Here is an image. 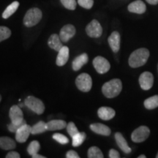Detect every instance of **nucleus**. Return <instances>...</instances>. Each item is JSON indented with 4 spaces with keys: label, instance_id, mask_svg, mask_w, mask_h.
Wrapping results in <instances>:
<instances>
[{
    "label": "nucleus",
    "instance_id": "1",
    "mask_svg": "<svg viewBox=\"0 0 158 158\" xmlns=\"http://www.w3.org/2000/svg\"><path fill=\"white\" fill-rule=\"evenodd\" d=\"M149 51L147 48H138L134 51L129 57L128 63L131 68H137L147 63L149 57Z\"/></svg>",
    "mask_w": 158,
    "mask_h": 158
},
{
    "label": "nucleus",
    "instance_id": "2",
    "mask_svg": "<svg viewBox=\"0 0 158 158\" xmlns=\"http://www.w3.org/2000/svg\"><path fill=\"white\" fill-rule=\"evenodd\" d=\"M122 90V83L118 78H114L105 83L102 86V92L107 98L117 97Z\"/></svg>",
    "mask_w": 158,
    "mask_h": 158
},
{
    "label": "nucleus",
    "instance_id": "3",
    "mask_svg": "<svg viewBox=\"0 0 158 158\" xmlns=\"http://www.w3.org/2000/svg\"><path fill=\"white\" fill-rule=\"evenodd\" d=\"M42 16V11L39 8L34 7L29 9L23 18V24L27 27H34L40 21Z\"/></svg>",
    "mask_w": 158,
    "mask_h": 158
},
{
    "label": "nucleus",
    "instance_id": "4",
    "mask_svg": "<svg viewBox=\"0 0 158 158\" xmlns=\"http://www.w3.org/2000/svg\"><path fill=\"white\" fill-rule=\"evenodd\" d=\"M24 105L29 109L32 110L37 114H43L45 110V106L42 100L33 96H28L24 100Z\"/></svg>",
    "mask_w": 158,
    "mask_h": 158
},
{
    "label": "nucleus",
    "instance_id": "5",
    "mask_svg": "<svg viewBox=\"0 0 158 158\" xmlns=\"http://www.w3.org/2000/svg\"><path fill=\"white\" fill-rule=\"evenodd\" d=\"M76 85L80 91L88 92L92 89V79L88 73H81L76 78Z\"/></svg>",
    "mask_w": 158,
    "mask_h": 158
},
{
    "label": "nucleus",
    "instance_id": "6",
    "mask_svg": "<svg viewBox=\"0 0 158 158\" xmlns=\"http://www.w3.org/2000/svg\"><path fill=\"white\" fill-rule=\"evenodd\" d=\"M150 135V130L147 126H140L131 134V139L134 143H141L145 141Z\"/></svg>",
    "mask_w": 158,
    "mask_h": 158
},
{
    "label": "nucleus",
    "instance_id": "7",
    "mask_svg": "<svg viewBox=\"0 0 158 158\" xmlns=\"http://www.w3.org/2000/svg\"><path fill=\"white\" fill-rule=\"evenodd\" d=\"M9 116L12 123L17 125H23L24 124H27L25 120H23V112L19 106L15 105L12 106L9 111Z\"/></svg>",
    "mask_w": 158,
    "mask_h": 158
},
{
    "label": "nucleus",
    "instance_id": "8",
    "mask_svg": "<svg viewBox=\"0 0 158 158\" xmlns=\"http://www.w3.org/2000/svg\"><path fill=\"white\" fill-rule=\"evenodd\" d=\"M93 66L99 74H104L108 72L110 68V64L108 61L104 57L98 56L94 59Z\"/></svg>",
    "mask_w": 158,
    "mask_h": 158
},
{
    "label": "nucleus",
    "instance_id": "9",
    "mask_svg": "<svg viewBox=\"0 0 158 158\" xmlns=\"http://www.w3.org/2000/svg\"><path fill=\"white\" fill-rule=\"evenodd\" d=\"M86 32L88 36L94 38H98L102 34V28L97 20H92L86 27Z\"/></svg>",
    "mask_w": 158,
    "mask_h": 158
},
{
    "label": "nucleus",
    "instance_id": "10",
    "mask_svg": "<svg viewBox=\"0 0 158 158\" xmlns=\"http://www.w3.org/2000/svg\"><path fill=\"white\" fill-rule=\"evenodd\" d=\"M138 81H139L140 86H141L142 89L146 91L149 90L153 86L154 76L150 72L146 71V72L141 73V76H139Z\"/></svg>",
    "mask_w": 158,
    "mask_h": 158
},
{
    "label": "nucleus",
    "instance_id": "11",
    "mask_svg": "<svg viewBox=\"0 0 158 158\" xmlns=\"http://www.w3.org/2000/svg\"><path fill=\"white\" fill-rule=\"evenodd\" d=\"M31 126L24 124L15 132V140L19 143H24L28 139L29 135L31 134Z\"/></svg>",
    "mask_w": 158,
    "mask_h": 158
},
{
    "label": "nucleus",
    "instance_id": "12",
    "mask_svg": "<svg viewBox=\"0 0 158 158\" xmlns=\"http://www.w3.org/2000/svg\"><path fill=\"white\" fill-rule=\"evenodd\" d=\"M76 28L73 25L67 24L62 27L59 32V37L63 43L68 42L76 35Z\"/></svg>",
    "mask_w": 158,
    "mask_h": 158
},
{
    "label": "nucleus",
    "instance_id": "13",
    "mask_svg": "<svg viewBox=\"0 0 158 158\" xmlns=\"http://www.w3.org/2000/svg\"><path fill=\"white\" fill-rule=\"evenodd\" d=\"M108 42L111 50L114 53H117L120 49V42H121V37L119 33L116 31H113L108 37Z\"/></svg>",
    "mask_w": 158,
    "mask_h": 158
},
{
    "label": "nucleus",
    "instance_id": "14",
    "mask_svg": "<svg viewBox=\"0 0 158 158\" xmlns=\"http://www.w3.org/2000/svg\"><path fill=\"white\" fill-rule=\"evenodd\" d=\"M127 9L130 13L143 14L147 10V6L141 0H136V1L133 2L128 5Z\"/></svg>",
    "mask_w": 158,
    "mask_h": 158
},
{
    "label": "nucleus",
    "instance_id": "15",
    "mask_svg": "<svg viewBox=\"0 0 158 158\" xmlns=\"http://www.w3.org/2000/svg\"><path fill=\"white\" fill-rule=\"evenodd\" d=\"M98 115L99 118L104 121H108L113 118L116 115V111L113 108L110 107H100L98 110Z\"/></svg>",
    "mask_w": 158,
    "mask_h": 158
},
{
    "label": "nucleus",
    "instance_id": "16",
    "mask_svg": "<svg viewBox=\"0 0 158 158\" xmlns=\"http://www.w3.org/2000/svg\"><path fill=\"white\" fill-rule=\"evenodd\" d=\"M69 59V48L68 46H64L58 51L56 59V64L57 66L62 67L66 64Z\"/></svg>",
    "mask_w": 158,
    "mask_h": 158
},
{
    "label": "nucleus",
    "instance_id": "17",
    "mask_svg": "<svg viewBox=\"0 0 158 158\" xmlns=\"http://www.w3.org/2000/svg\"><path fill=\"white\" fill-rule=\"evenodd\" d=\"M90 129L94 133L104 136H109L111 133V130L110 128L101 123L92 124L90 125Z\"/></svg>",
    "mask_w": 158,
    "mask_h": 158
},
{
    "label": "nucleus",
    "instance_id": "18",
    "mask_svg": "<svg viewBox=\"0 0 158 158\" xmlns=\"http://www.w3.org/2000/svg\"><path fill=\"white\" fill-rule=\"evenodd\" d=\"M114 137H115V140L116 143H117L118 147L120 148V149L125 154H130L131 152L132 149H130V147L128 146V143L127 141L125 140V138H124V136L122 135L121 133H115L114 135Z\"/></svg>",
    "mask_w": 158,
    "mask_h": 158
},
{
    "label": "nucleus",
    "instance_id": "19",
    "mask_svg": "<svg viewBox=\"0 0 158 158\" xmlns=\"http://www.w3.org/2000/svg\"><path fill=\"white\" fill-rule=\"evenodd\" d=\"M66 122L61 119L51 120L46 123L47 130L48 131H54V130H62L67 127Z\"/></svg>",
    "mask_w": 158,
    "mask_h": 158
},
{
    "label": "nucleus",
    "instance_id": "20",
    "mask_svg": "<svg viewBox=\"0 0 158 158\" xmlns=\"http://www.w3.org/2000/svg\"><path fill=\"white\" fill-rule=\"evenodd\" d=\"M88 61L89 57L88 55L86 54V53L79 55V56H77L76 58L74 59L73 62L72 63L73 70L75 71L79 70L84 64H86V63L88 62Z\"/></svg>",
    "mask_w": 158,
    "mask_h": 158
},
{
    "label": "nucleus",
    "instance_id": "21",
    "mask_svg": "<svg viewBox=\"0 0 158 158\" xmlns=\"http://www.w3.org/2000/svg\"><path fill=\"white\" fill-rule=\"evenodd\" d=\"M48 45L51 48L54 49L56 51H59L63 46L59 35L56 34H53L51 35L50 37L48 38Z\"/></svg>",
    "mask_w": 158,
    "mask_h": 158
},
{
    "label": "nucleus",
    "instance_id": "22",
    "mask_svg": "<svg viewBox=\"0 0 158 158\" xmlns=\"http://www.w3.org/2000/svg\"><path fill=\"white\" fill-rule=\"evenodd\" d=\"M16 144L14 140L9 137H0V148L4 150L14 149Z\"/></svg>",
    "mask_w": 158,
    "mask_h": 158
},
{
    "label": "nucleus",
    "instance_id": "23",
    "mask_svg": "<svg viewBox=\"0 0 158 158\" xmlns=\"http://www.w3.org/2000/svg\"><path fill=\"white\" fill-rule=\"evenodd\" d=\"M19 7V2L17 1L13 2V3H11L7 8L5 9V10L2 13V18L5 19H8L11 16L15 11L17 10V9Z\"/></svg>",
    "mask_w": 158,
    "mask_h": 158
},
{
    "label": "nucleus",
    "instance_id": "24",
    "mask_svg": "<svg viewBox=\"0 0 158 158\" xmlns=\"http://www.w3.org/2000/svg\"><path fill=\"white\" fill-rule=\"evenodd\" d=\"M46 131H48V130H47L46 123L43 121H40L34 124V125L31 127V134H32V135H37V134L45 133V132Z\"/></svg>",
    "mask_w": 158,
    "mask_h": 158
},
{
    "label": "nucleus",
    "instance_id": "25",
    "mask_svg": "<svg viewBox=\"0 0 158 158\" xmlns=\"http://www.w3.org/2000/svg\"><path fill=\"white\" fill-rule=\"evenodd\" d=\"M144 107L147 109L153 110L158 107V95H154L146 99L143 102Z\"/></svg>",
    "mask_w": 158,
    "mask_h": 158
},
{
    "label": "nucleus",
    "instance_id": "26",
    "mask_svg": "<svg viewBox=\"0 0 158 158\" xmlns=\"http://www.w3.org/2000/svg\"><path fill=\"white\" fill-rule=\"evenodd\" d=\"M86 133L82 132V133H77L76 135H75L73 138V147H78L79 146H81V144L84 143V141L86 139Z\"/></svg>",
    "mask_w": 158,
    "mask_h": 158
},
{
    "label": "nucleus",
    "instance_id": "27",
    "mask_svg": "<svg viewBox=\"0 0 158 158\" xmlns=\"http://www.w3.org/2000/svg\"><path fill=\"white\" fill-rule=\"evenodd\" d=\"M87 156L89 158H103V154L101 150L97 147H92L88 150Z\"/></svg>",
    "mask_w": 158,
    "mask_h": 158
},
{
    "label": "nucleus",
    "instance_id": "28",
    "mask_svg": "<svg viewBox=\"0 0 158 158\" xmlns=\"http://www.w3.org/2000/svg\"><path fill=\"white\" fill-rule=\"evenodd\" d=\"M40 149V145L39 142L37 141H33L29 143L27 147V152L29 155L32 156L38 152Z\"/></svg>",
    "mask_w": 158,
    "mask_h": 158
},
{
    "label": "nucleus",
    "instance_id": "29",
    "mask_svg": "<svg viewBox=\"0 0 158 158\" xmlns=\"http://www.w3.org/2000/svg\"><path fill=\"white\" fill-rule=\"evenodd\" d=\"M10 35V29L6 27H0V43L9 38Z\"/></svg>",
    "mask_w": 158,
    "mask_h": 158
},
{
    "label": "nucleus",
    "instance_id": "30",
    "mask_svg": "<svg viewBox=\"0 0 158 158\" xmlns=\"http://www.w3.org/2000/svg\"><path fill=\"white\" fill-rule=\"evenodd\" d=\"M60 1L65 8L70 10H74L76 8L77 2L76 0H60Z\"/></svg>",
    "mask_w": 158,
    "mask_h": 158
},
{
    "label": "nucleus",
    "instance_id": "31",
    "mask_svg": "<svg viewBox=\"0 0 158 158\" xmlns=\"http://www.w3.org/2000/svg\"><path fill=\"white\" fill-rule=\"evenodd\" d=\"M66 128H67V131H68V133L69 135H70V137H73L75 135H76L77 133H79L78 128L76 127V124L72 122H69V123L67 124Z\"/></svg>",
    "mask_w": 158,
    "mask_h": 158
},
{
    "label": "nucleus",
    "instance_id": "32",
    "mask_svg": "<svg viewBox=\"0 0 158 158\" xmlns=\"http://www.w3.org/2000/svg\"><path fill=\"white\" fill-rule=\"evenodd\" d=\"M52 138H54L55 141L58 142V143L61 144H67L69 143V139L66 136L62 135V134L60 133H54L53 135Z\"/></svg>",
    "mask_w": 158,
    "mask_h": 158
},
{
    "label": "nucleus",
    "instance_id": "33",
    "mask_svg": "<svg viewBox=\"0 0 158 158\" xmlns=\"http://www.w3.org/2000/svg\"><path fill=\"white\" fill-rule=\"evenodd\" d=\"M78 4L85 9H91L94 5V0H78Z\"/></svg>",
    "mask_w": 158,
    "mask_h": 158
},
{
    "label": "nucleus",
    "instance_id": "34",
    "mask_svg": "<svg viewBox=\"0 0 158 158\" xmlns=\"http://www.w3.org/2000/svg\"><path fill=\"white\" fill-rule=\"evenodd\" d=\"M22 125H17V124H15L13 123H11L7 124V129H8V130L10 132H11V133H15V132L17 131L18 129L20 127H21Z\"/></svg>",
    "mask_w": 158,
    "mask_h": 158
},
{
    "label": "nucleus",
    "instance_id": "35",
    "mask_svg": "<svg viewBox=\"0 0 158 158\" xmlns=\"http://www.w3.org/2000/svg\"><path fill=\"white\" fill-rule=\"evenodd\" d=\"M108 157L110 158H119L120 155L117 151L114 149H111L109 151V154H108Z\"/></svg>",
    "mask_w": 158,
    "mask_h": 158
},
{
    "label": "nucleus",
    "instance_id": "36",
    "mask_svg": "<svg viewBox=\"0 0 158 158\" xmlns=\"http://www.w3.org/2000/svg\"><path fill=\"white\" fill-rule=\"evenodd\" d=\"M66 157L67 158H79V155L76 152L73 151V150H70V151H68L66 154Z\"/></svg>",
    "mask_w": 158,
    "mask_h": 158
},
{
    "label": "nucleus",
    "instance_id": "37",
    "mask_svg": "<svg viewBox=\"0 0 158 158\" xmlns=\"http://www.w3.org/2000/svg\"><path fill=\"white\" fill-rule=\"evenodd\" d=\"M19 153L16 152L11 151L9 153H7V155H6V158H20Z\"/></svg>",
    "mask_w": 158,
    "mask_h": 158
},
{
    "label": "nucleus",
    "instance_id": "38",
    "mask_svg": "<svg viewBox=\"0 0 158 158\" xmlns=\"http://www.w3.org/2000/svg\"><path fill=\"white\" fill-rule=\"evenodd\" d=\"M148 3L150 4V5H155L158 4V0H146Z\"/></svg>",
    "mask_w": 158,
    "mask_h": 158
},
{
    "label": "nucleus",
    "instance_id": "39",
    "mask_svg": "<svg viewBox=\"0 0 158 158\" xmlns=\"http://www.w3.org/2000/svg\"><path fill=\"white\" fill-rule=\"evenodd\" d=\"M33 158H45V157H44V156L43 155H38V154H35V155H32L31 156Z\"/></svg>",
    "mask_w": 158,
    "mask_h": 158
},
{
    "label": "nucleus",
    "instance_id": "40",
    "mask_svg": "<svg viewBox=\"0 0 158 158\" xmlns=\"http://www.w3.org/2000/svg\"><path fill=\"white\" fill-rule=\"evenodd\" d=\"M147 157H146V155H140V156H138V158H146Z\"/></svg>",
    "mask_w": 158,
    "mask_h": 158
},
{
    "label": "nucleus",
    "instance_id": "41",
    "mask_svg": "<svg viewBox=\"0 0 158 158\" xmlns=\"http://www.w3.org/2000/svg\"><path fill=\"white\" fill-rule=\"evenodd\" d=\"M19 106H20V107H23V104H21V103H20V104L19 105Z\"/></svg>",
    "mask_w": 158,
    "mask_h": 158
},
{
    "label": "nucleus",
    "instance_id": "42",
    "mask_svg": "<svg viewBox=\"0 0 158 158\" xmlns=\"http://www.w3.org/2000/svg\"><path fill=\"white\" fill-rule=\"evenodd\" d=\"M1 100H2V96L1 94H0V102H1Z\"/></svg>",
    "mask_w": 158,
    "mask_h": 158
},
{
    "label": "nucleus",
    "instance_id": "43",
    "mask_svg": "<svg viewBox=\"0 0 158 158\" xmlns=\"http://www.w3.org/2000/svg\"><path fill=\"white\" fill-rule=\"evenodd\" d=\"M156 157L158 158V152H157V155H156Z\"/></svg>",
    "mask_w": 158,
    "mask_h": 158
},
{
    "label": "nucleus",
    "instance_id": "44",
    "mask_svg": "<svg viewBox=\"0 0 158 158\" xmlns=\"http://www.w3.org/2000/svg\"><path fill=\"white\" fill-rule=\"evenodd\" d=\"M157 71H158V65H157Z\"/></svg>",
    "mask_w": 158,
    "mask_h": 158
}]
</instances>
